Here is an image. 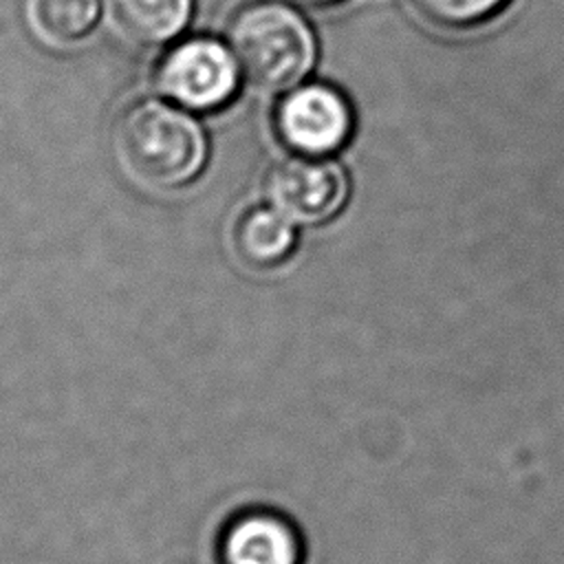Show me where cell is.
<instances>
[{
  "instance_id": "cell-7",
  "label": "cell",
  "mask_w": 564,
  "mask_h": 564,
  "mask_svg": "<svg viewBox=\"0 0 564 564\" xmlns=\"http://www.w3.org/2000/svg\"><path fill=\"white\" fill-rule=\"evenodd\" d=\"M194 11V0H104L110 31L132 46H163L176 40Z\"/></svg>"
},
{
  "instance_id": "cell-11",
  "label": "cell",
  "mask_w": 564,
  "mask_h": 564,
  "mask_svg": "<svg viewBox=\"0 0 564 564\" xmlns=\"http://www.w3.org/2000/svg\"><path fill=\"white\" fill-rule=\"evenodd\" d=\"M295 2H302V4H330V2H337V0H295Z\"/></svg>"
},
{
  "instance_id": "cell-6",
  "label": "cell",
  "mask_w": 564,
  "mask_h": 564,
  "mask_svg": "<svg viewBox=\"0 0 564 564\" xmlns=\"http://www.w3.org/2000/svg\"><path fill=\"white\" fill-rule=\"evenodd\" d=\"M302 540L280 513L251 509L238 513L220 533V564H297Z\"/></svg>"
},
{
  "instance_id": "cell-4",
  "label": "cell",
  "mask_w": 564,
  "mask_h": 564,
  "mask_svg": "<svg viewBox=\"0 0 564 564\" xmlns=\"http://www.w3.org/2000/svg\"><path fill=\"white\" fill-rule=\"evenodd\" d=\"M275 132L286 148L306 156H330L352 132V108L333 86L297 84L282 95L273 112Z\"/></svg>"
},
{
  "instance_id": "cell-2",
  "label": "cell",
  "mask_w": 564,
  "mask_h": 564,
  "mask_svg": "<svg viewBox=\"0 0 564 564\" xmlns=\"http://www.w3.org/2000/svg\"><path fill=\"white\" fill-rule=\"evenodd\" d=\"M227 44L242 77L264 93H286L302 84L317 59L311 24L280 0L245 4L227 26Z\"/></svg>"
},
{
  "instance_id": "cell-3",
  "label": "cell",
  "mask_w": 564,
  "mask_h": 564,
  "mask_svg": "<svg viewBox=\"0 0 564 564\" xmlns=\"http://www.w3.org/2000/svg\"><path fill=\"white\" fill-rule=\"evenodd\" d=\"M240 77L229 44L209 35H192L163 53L154 82L163 99L189 112H212L229 104Z\"/></svg>"
},
{
  "instance_id": "cell-5",
  "label": "cell",
  "mask_w": 564,
  "mask_h": 564,
  "mask_svg": "<svg viewBox=\"0 0 564 564\" xmlns=\"http://www.w3.org/2000/svg\"><path fill=\"white\" fill-rule=\"evenodd\" d=\"M264 194L269 205L295 225H319L346 205L350 183L337 161L293 154L271 167Z\"/></svg>"
},
{
  "instance_id": "cell-10",
  "label": "cell",
  "mask_w": 564,
  "mask_h": 564,
  "mask_svg": "<svg viewBox=\"0 0 564 564\" xmlns=\"http://www.w3.org/2000/svg\"><path fill=\"white\" fill-rule=\"evenodd\" d=\"M416 11L436 26L469 29L487 22L509 0H410Z\"/></svg>"
},
{
  "instance_id": "cell-8",
  "label": "cell",
  "mask_w": 564,
  "mask_h": 564,
  "mask_svg": "<svg viewBox=\"0 0 564 564\" xmlns=\"http://www.w3.org/2000/svg\"><path fill=\"white\" fill-rule=\"evenodd\" d=\"M295 245V223L273 205L245 209L231 227V251L251 269L280 264Z\"/></svg>"
},
{
  "instance_id": "cell-1",
  "label": "cell",
  "mask_w": 564,
  "mask_h": 564,
  "mask_svg": "<svg viewBox=\"0 0 564 564\" xmlns=\"http://www.w3.org/2000/svg\"><path fill=\"white\" fill-rule=\"evenodd\" d=\"M112 152L132 183L163 192L200 174L207 137L189 110L167 99H141L115 121Z\"/></svg>"
},
{
  "instance_id": "cell-9",
  "label": "cell",
  "mask_w": 564,
  "mask_h": 564,
  "mask_svg": "<svg viewBox=\"0 0 564 564\" xmlns=\"http://www.w3.org/2000/svg\"><path fill=\"white\" fill-rule=\"evenodd\" d=\"M33 33L51 46H68L86 37L104 15V0H29Z\"/></svg>"
}]
</instances>
